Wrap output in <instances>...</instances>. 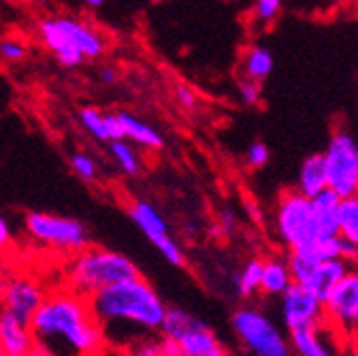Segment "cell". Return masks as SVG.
I'll list each match as a JSON object with an SVG mask.
<instances>
[{"label":"cell","instance_id":"cell-19","mask_svg":"<svg viewBox=\"0 0 358 356\" xmlns=\"http://www.w3.org/2000/svg\"><path fill=\"white\" fill-rule=\"evenodd\" d=\"M352 262H348L345 258H331L320 262L316 269H313L309 282L305 286H309L313 292H316L322 301H327V297L331 294V290L350 273L352 269Z\"/></svg>","mask_w":358,"mask_h":356},{"label":"cell","instance_id":"cell-27","mask_svg":"<svg viewBox=\"0 0 358 356\" xmlns=\"http://www.w3.org/2000/svg\"><path fill=\"white\" fill-rule=\"evenodd\" d=\"M71 171L79 177L81 182H96L99 180V164L96 160L85 152H73L69 158Z\"/></svg>","mask_w":358,"mask_h":356},{"label":"cell","instance_id":"cell-2","mask_svg":"<svg viewBox=\"0 0 358 356\" xmlns=\"http://www.w3.org/2000/svg\"><path fill=\"white\" fill-rule=\"evenodd\" d=\"M107 346H132L160 335L166 303L145 278L111 284L90 297Z\"/></svg>","mask_w":358,"mask_h":356},{"label":"cell","instance_id":"cell-36","mask_svg":"<svg viewBox=\"0 0 358 356\" xmlns=\"http://www.w3.org/2000/svg\"><path fill=\"white\" fill-rule=\"evenodd\" d=\"M99 77H101V81H103L105 85H115L117 79H120V73H117L113 66H105V69H101Z\"/></svg>","mask_w":358,"mask_h":356},{"label":"cell","instance_id":"cell-14","mask_svg":"<svg viewBox=\"0 0 358 356\" xmlns=\"http://www.w3.org/2000/svg\"><path fill=\"white\" fill-rule=\"evenodd\" d=\"M292 356H339L348 343L327 320L313 327L296 329L288 333Z\"/></svg>","mask_w":358,"mask_h":356},{"label":"cell","instance_id":"cell-34","mask_svg":"<svg viewBox=\"0 0 358 356\" xmlns=\"http://www.w3.org/2000/svg\"><path fill=\"white\" fill-rule=\"evenodd\" d=\"M15 248V239H13V233H11V227L9 222L5 220V215L0 213V254L7 256L11 254Z\"/></svg>","mask_w":358,"mask_h":356},{"label":"cell","instance_id":"cell-39","mask_svg":"<svg viewBox=\"0 0 358 356\" xmlns=\"http://www.w3.org/2000/svg\"><path fill=\"white\" fill-rule=\"evenodd\" d=\"M339 356H358V346H354V343H345L343 346V350H341V354Z\"/></svg>","mask_w":358,"mask_h":356},{"label":"cell","instance_id":"cell-44","mask_svg":"<svg viewBox=\"0 0 358 356\" xmlns=\"http://www.w3.org/2000/svg\"><path fill=\"white\" fill-rule=\"evenodd\" d=\"M3 258H5V256H3V254H0V269H3Z\"/></svg>","mask_w":358,"mask_h":356},{"label":"cell","instance_id":"cell-41","mask_svg":"<svg viewBox=\"0 0 358 356\" xmlns=\"http://www.w3.org/2000/svg\"><path fill=\"white\" fill-rule=\"evenodd\" d=\"M350 343H354V346H358V327L352 331V335H350V339H348Z\"/></svg>","mask_w":358,"mask_h":356},{"label":"cell","instance_id":"cell-20","mask_svg":"<svg viewBox=\"0 0 358 356\" xmlns=\"http://www.w3.org/2000/svg\"><path fill=\"white\" fill-rule=\"evenodd\" d=\"M324 188H329L327 184V166H324V152H316L309 154L301 169H299V186L296 190L303 192L305 197L313 199L316 194H320Z\"/></svg>","mask_w":358,"mask_h":356},{"label":"cell","instance_id":"cell-11","mask_svg":"<svg viewBox=\"0 0 358 356\" xmlns=\"http://www.w3.org/2000/svg\"><path fill=\"white\" fill-rule=\"evenodd\" d=\"M48 286H45L32 273H13L3 276V288H0V309L15 314L17 318L32 322V316L48 297Z\"/></svg>","mask_w":358,"mask_h":356},{"label":"cell","instance_id":"cell-23","mask_svg":"<svg viewBox=\"0 0 358 356\" xmlns=\"http://www.w3.org/2000/svg\"><path fill=\"white\" fill-rule=\"evenodd\" d=\"M260 282H262V258H250L237 273L235 286L241 299H252L260 294Z\"/></svg>","mask_w":358,"mask_h":356},{"label":"cell","instance_id":"cell-8","mask_svg":"<svg viewBox=\"0 0 358 356\" xmlns=\"http://www.w3.org/2000/svg\"><path fill=\"white\" fill-rule=\"evenodd\" d=\"M327 184L341 199L358 194V143L348 130H335L324 150Z\"/></svg>","mask_w":358,"mask_h":356},{"label":"cell","instance_id":"cell-33","mask_svg":"<svg viewBox=\"0 0 358 356\" xmlns=\"http://www.w3.org/2000/svg\"><path fill=\"white\" fill-rule=\"evenodd\" d=\"M175 101L182 105V107H186V109H192V107H196V103H199V97H196V92L192 90L190 85H186V83H177L175 85Z\"/></svg>","mask_w":358,"mask_h":356},{"label":"cell","instance_id":"cell-13","mask_svg":"<svg viewBox=\"0 0 358 356\" xmlns=\"http://www.w3.org/2000/svg\"><path fill=\"white\" fill-rule=\"evenodd\" d=\"M280 316L286 331L324 322V301L305 284H292L280 297Z\"/></svg>","mask_w":358,"mask_h":356},{"label":"cell","instance_id":"cell-17","mask_svg":"<svg viewBox=\"0 0 358 356\" xmlns=\"http://www.w3.org/2000/svg\"><path fill=\"white\" fill-rule=\"evenodd\" d=\"M294 284L288 258L268 256L262 260V282H260V294L266 299H280L290 286Z\"/></svg>","mask_w":358,"mask_h":356},{"label":"cell","instance_id":"cell-24","mask_svg":"<svg viewBox=\"0 0 358 356\" xmlns=\"http://www.w3.org/2000/svg\"><path fill=\"white\" fill-rule=\"evenodd\" d=\"M79 124L85 128L90 137H94L99 143H111L109 137V113L96 107H83L79 111Z\"/></svg>","mask_w":358,"mask_h":356},{"label":"cell","instance_id":"cell-5","mask_svg":"<svg viewBox=\"0 0 358 356\" xmlns=\"http://www.w3.org/2000/svg\"><path fill=\"white\" fill-rule=\"evenodd\" d=\"M233 333L248 356H292L290 337L256 305L239 307L233 318Z\"/></svg>","mask_w":358,"mask_h":356},{"label":"cell","instance_id":"cell-43","mask_svg":"<svg viewBox=\"0 0 358 356\" xmlns=\"http://www.w3.org/2000/svg\"><path fill=\"white\" fill-rule=\"evenodd\" d=\"M34 3H36V5H45V3H48V0H34Z\"/></svg>","mask_w":358,"mask_h":356},{"label":"cell","instance_id":"cell-28","mask_svg":"<svg viewBox=\"0 0 358 356\" xmlns=\"http://www.w3.org/2000/svg\"><path fill=\"white\" fill-rule=\"evenodd\" d=\"M282 7H284V0H256L254 9H252L254 22L260 24V26L273 24L280 17Z\"/></svg>","mask_w":358,"mask_h":356},{"label":"cell","instance_id":"cell-6","mask_svg":"<svg viewBox=\"0 0 358 356\" xmlns=\"http://www.w3.org/2000/svg\"><path fill=\"white\" fill-rule=\"evenodd\" d=\"M24 229L36 243L58 254H77L90 245V231L83 222L45 211H28L24 218Z\"/></svg>","mask_w":358,"mask_h":356},{"label":"cell","instance_id":"cell-45","mask_svg":"<svg viewBox=\"0 0 358 356\" xmlns=\"http://www.w3.org/2000/svg\"><path fill=\"white\" fill-rule=\"evenodd\" d=\"M0 288H3V273H0Z\"/></svg>","mask_w":358,"mask_h":356},{"label":"cell","instance_id":"cell-3","mask_svg":"<svg viewBox=\"0 0 358 356\" xmlns=\"http://www.w3.org/2000/svg\"><path fill=\"white\" fill-rule=\"evenodd\" d=\"M36 36L64 69H77L85 60H99L107 50L105 36L92 24L73 15L43 17L36 26Z\"/></svg>","mask_w":358,"mask_h":356},{"label":"cell","instance_id":"cell-38","mask_svg":"<svg viewBox=\"0 0 358 356\" xmlns=\"http://www.w3.org/2000/svg\"><path fill=\"white\" fill-rule=\"evenodd\" d=\"M30 356H54L48 348H43V346H38V343H34L32 346V350H30Z\"/></svg>","mask_w":358,"mask_h":356},{"label":"cell","instance_id":"cell-21","mask_svg":"<svg viewBox=\"0 0 358 356\" xmlns=\"http://www.w3.org/2000/svg\"><path fill=\"white\" fill-rule=\"evenodd\" d=\"M273 66H275V58L271 54V50L264 48V45H250L245 52H243V58H241V77H248V79H254V81H264L268 75L273 73Z\"/></svg>","mask_w":358,"mask_h":356},{"label":"cell","instance_id":"cell-32","mask_svg":"<svg viewBox=\"0 0 358 356\" xmlns=\"http://www.w3.org/2000/svg\"><path fill=\"white\" fill-rule=\"evenodd\" d=\"M237 227H239V218H237V213H235L233 209H220V213H217V229H220V235L231 237V235H235Z\"/></svg>","mask_w":358,"mask_h":356},{"label":"cell","instance_id":"cell-37","mask_svg":"<svg viewBox=\"0 0 358 356\" xmlns=\"http://www.w3.org/2000/svg\"><path fill=\"white\" fill-rule=\"evenodd\" d=\"M203 356H233V352L220 341L213 350H209V352H207V354H203Z\"/></svg>","mask_w":358,"mask_h":356},{"label":"cell","instance_id":"cell-29","mask_svg":"<svg viewBox=\"0 0 358 356\" xmlns=\"http://www.w3.org/2000/svg\"><path fill=\"white\" fill-rule=\"evenodd\" d=\"M28 56V45L22 38L15 36H7V38H0V60L15 64L22 62Z\"/></svg>","mask_w":358,"mask_h":356},{"label":"cell","instance_id":"cell-31","mask_svg":"<svg viewBox=\"0 0 358 356\" xmlns=\"http://www.w3.org/2000/svg\"><path fill=\"white\" fill-rule=\"evenodd\" d=\"M268 160H271V152H268L266 143L254 141V143L248 145V150H245V164L250 169H254V171L256 169H262V166L268 164Z\"/></svg>","mask_w":358,"mask_h":356},{"label":"cell","instance_id":"cell-9","mask_svg":"<svg viewBox=\"0 0 358 356\" xmlns=\"http://www.w3.org/2000/svg\"><path fill=\"white\" fill-rule=\"evenodd\" d=\"M160 337L177 341L186 356H203L220 343L217 335L201 318L182 307L166 309L164 322L160 327Z\"/></svg>","mask_w":358,"mask_h":356},{"label":"cell","instance_id":"cell-40","mask_svg":"<svg viewBox=\"0 0 358 356\" xmlns=\"http://www.w3.org/2000/svg\"><path fill=\"white\" fill-rule=\"evenodd\" d=\"M105 3H107V0H83V5L90 7V9H101Z\"/></svg>","mask_w":358,"mask_h":356},{"label":"cell","instance_id":"cell-12","mask_svg":"<svg viewBox=\"0 0 358 356\" xmlns=\"http://www.w3.org/2000/svg\"><path fill=\"white\" fill-rule=\"evenodd\" d=\"M324 320L345 339L358 327V266L331 290L324 301Z\"/></svg>","mask_w":358,"mask_h":356},{"label":"cell","instance_id":"cell-35","mask_svg":"<svg viewBox=\"0 0 358 356\" xmlns=\"http://www.w3.org/2000/svg\"><path fill=\"white\" fill-rule=\"evenodd\" d=\"M158 348H160V356H186L177 341L160 337V335H158Z\"/></svg>","mask_w":358,"mask_h":356},{"label":"cell","instance_id":"cell-22","mask_svg":"<svg viewBox=\"0 0 358 356\" xmlns=\"http://www.w3.org/2000/svg\"><path fill=\"white\" fill-rule=\"evenodd\" d=\"M109 152H111V158L113 162L117 164V169L128 175V177H137L141 173V166H143V160L137 152V145L130 143L128 139H117V141H111L109 143Z\"/></svg>","mask_w":358,"mask_h":356},{"label":"cell","instance_id":"cell-15","mask_svg":"<svg viewBox=\"0 0 358 356\" xmlns=\"http://www.w3.org/2000/svg\"><path fill=\"white\" fill-rule=\"evenodd\" d=\"M34 346L30 322L0 309V350L3 354H24Z\"/></svg>","mask_w":358,"mask_h":356},{"label":"cell","instance_id":"cell-10","mask_svg":"<svg viewBox=\"0 0 358 356\" xmlns=\"http://www.w3.org/2000/svg\"><path fill=\"white\" fill-rule=\"evenodd\" d=\"M128 215L134 225L139 227V231L154 243V248L162 254V258L173 264V266H184L186 258L182 248L177 245V241L171 237L169 225L164 215L145 199H134L128 205Z\"/></svg>","mask_w":358,"mask_h":356},{"label":"cell","instance_id":"cell-7","mask_svg":"<svg viewBox=\"0 0 358 356\" xmlns=\"http://www.w3.org/2000/svg\"><path fill=\"white\" fill-rule=\"evenodd\" d=\"M273 229L280 243L290 252L307 245L316 237V218H313V203L299 190L282 192L275 213H273Z\"/></svg>","mask_w":358,"mask_h":356},{"label":"cell","instance_id":"cell-26","mask_svg":"<svg viewBox=\"0 0 358 356\" xmlns=\"http://www.w3.org/2000/svg\"><path fill=\"white\" fill-rule=\"evenodd\" d=\"M99 356H160L158 337L143 339L132 346H107Z\"/></svg>","mask_w":358,"mask_h":356},{"label":"cell","instance_id":"cell-30","mask_svg":"<svg viewBox=\"0 0 358 356\" xmlns=\"http://www.w3.org/2000/svg\"><path fill=\"white\" fill-rule=\"evenodd\" d=\"M237 97L245 107L260 105V101H262V83L254 81V79H248V77H241L239 83H237Z\"/></svg>","mask_w":358,"mask_h":356},{"label":"cell","instance_id":"cell-42","mask_svg":"<svg viewBox=\"0 0 358 356\" xmlns=\"http://www.w3.org/2000/svg\"><path fill=\"white\" fill-rule=\"evenodd\" d=\"M5 356H30V352H24V354H5Z\"/></svg>","mask_w":358,"mask_h":356},{"label":"cell","instance_id":"cell-25","mask_svg":"<svg viewBox=\"0 0 358 356\" xmlns=\"http://www.w3.org/2000/svg\"><path fill=\"white\" fill-rule=\"evenodd\" d=\"M339 235L358 248V194L339 203Z\"/></svg>","mask_w":358,"mask_h":356},{"label":"cell","instance_id":"cell-16","mask_svg":"<svg viewBox=\"0 0 358 356\" xmlns=\"http://www.w3.org/2000/svg\"><path fill=\"white\" fill-rule=\"evenodd\" d=\"M313 203V218H316V237H337L339 235V203L341 197L331 188H324L320 194L311 199Z\"/></svg>","mask_w":358,"mask_h":356},{"label":"cell","instance_id":"cell-1","mask_svg":"<svg viewBox=\"0 0 358 356\" xmlns=\"http://www.w3.org/2000/svg\"><path fill=\"white\" fill-rule=\"evenodd\" d=\"M34 343L54 356H99L107 348L105 331L90 299L66 284L50 288L32 316Z\"/></svg>","mask_w":358,"mask_h":356},{"label":"cell","instance_id":"cell-4","mask_svg":"<svg viewBox=\"0 0 358 356\" xmlns=\"http://www.w3.org/2000/svg\"><path fill=\"white\" fill-rule=\"evenodd\" d=\"M139 276V266L126 254L99 245H87L85 250L73 254L71 260L66 262L64 284L90 299L111 284Z\"/></svg>","mask_w":358,"mask_h":356},{"label":"cell","instance_id":"cell-46","mask_svg":"<svg viewBox=\"0 0 358 356\" xmlns=\"http://www.w3.org/2000/svg\"><path fill=\"white\" fill-rule=\"evenodd\" d=\"M0 356H3V350H0Z\"/></svg>","mask_w":358,"mask_h":356},{"label":"cell","instance_id":"cell-18","mask_svg":"<svg viewBox=\"0 0 358 356\" xmlns=\"http://www.w3.org/2000/svg\"><path fill=\"white\" fill-rule=\"evenodd\" d=\"M117 115H120V122L124 128V139H128L137 148H145L152 152H158L164 148V137L156 126L148 124L139 115L128 113V111H117Z\"/></svg>","mask_w":358,"mask_h":356}]
</instances>
